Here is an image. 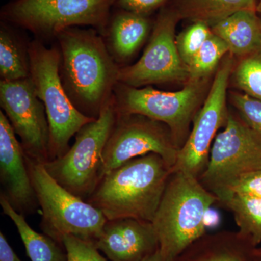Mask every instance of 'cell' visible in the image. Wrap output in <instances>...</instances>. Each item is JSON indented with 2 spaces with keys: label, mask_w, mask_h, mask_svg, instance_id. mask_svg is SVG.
I'll list each match as a JSON object with an SVG mask.
<instances>
[{
  "label": "cell",
  "mask_w": 261,
  "mask_h": 261,
  "mask_svg": "<svg viewBox=\"0 0 261 261\" xmlns=\"http://www.w3.org/2000/svg\"><path fill=\"white\" fill-rule=\"evenodd\" d=\"M55 42L61 53L60 77L70 102L84 116L97 119L113 97L121 66L93 28L70 27Z\"/></svg>",
  "instance_id": "obj_1"
},
{
  "label": "cell",
  "mask_w": 261,
  "mask_h": 261,
  "mask_svg": "<svg viewBox=\"0 0 261 261\" xmlns=\"http://www.w3.org/2000/svg\"><path fill=\"white\" fill-rule=\"evenodd\" d=\"M171 173L159 154L141 156L103 176L86 202L108 220L128 218L152 223Z\"/></svg>",
  "instance_id": "obj_2"
},
{
  "label": "cell",
  "mask_w": 261,
  "mask_h": 261,
  "mask_svg": "<svg viewBox=\"0 0 261 261\" xmlns=\"http://www.w3.org/2000/svg\"><path fill=\"white\" fill-rule=\"evenodd\" d=\"M216 200L198 178L184 171L171 173L152 221L163 260L173 261L203 234L206 216Z\"/></svg>",
  "instance_id": "obj_3"
},
{
  "label": "cell",
  "mask_w": 261,
  "mask_h": 261,
  "mask_svg": "<svg viewBox=\"0 0 261 261\" xmlns=\"http://www.w3.org/2000/svg\"><path fill=\"white\" fill-rule=\"evenodd\" d=\"M116 0H11L0 10L1 21L32 33L43 42L56 41L70 27H90L102 35Z\"/></svg>",
  "instance_id": "obj_4"
},
{
  "label": "cell",
  "mask_w": 261,
  "mask_h": 261,
  "mask_svg": "<svg viewBox=\"0 0 261 261\" xmlns=\"http://www.w3.org/2000/svg\"><path fill=\"white\" fill-rule=\"evenodd\" d=\"M29 54L30 79L47 113L51 161L64 155L70 148V139L84 125L96 119L84 116L67 95L60 77L61 53L56 42L48 47L42 41L33 39Z\"/></svg>",
  "instance_id": "obj_5"
},
{
  "label": "cell",
  "mask_w": 261,
  "mask_h": 261,
  "mask_svg": "<svg viewBox=\"0 0 261 261\" xmlns=\"http://www.w3.org/2000/svg\"><path fill=\"white\" fill-rule=\"evenodd\" d=\"M25 161L42 211L40 227L44 234L61 245L66 235L94 243L107 222L104 214L60 185L42 163L27 157Z\"/></svg>",
  "instance_id": "obj_6"
},
{
  "label": "cell",
  "mask_w": 261,
  "mask_h": 261,
  "mask_svg": "<svg viewBox=\"0 0 261 261\" xmlns=\"http://www.w3.org/2000/svg\"><path fill=\"white\" fill-rule=\"evenodd\" d=\"M118 114L113 95L99 118L75 134L64 155L43 164L60 185L82 200H87L99 181L103 149Z\"/></svg>",
  "instance_id": "obj_7"
},
{
  "label": "cell",
  "mask_w": 261,
  "mask_h": 261,
  "mask_svg": "<svg viewBox=\"0 0 261 261\" xmlns=\"http://www.w3.org/2000/svg\"><path fill=\"white\" fill-rule=\"evenodd\" d=\"M180 20L169 3L160 10L143 54L135 64L120 68L119 83L140 88L189 80L188 68L176 47V28Z\"/></svg>",
  "instance_id": "obj_8"
},
{
  "label": "cell",
  "mask_w": 261,
  "mask_h": 261,
  "mask_svg": "<svg viewBox=\"0 0 261 261\" xmlns=\"http://www.w3.org/2000/svg\"><path fill=\"white\" fill-rule=\"evenodd\" d=\"M204 81H188L185 88L165 92L151 86L135 88L118 82L113 91L117 111L139 114L161 122L169 128L176 145L185 137L203 94Z\"/></svg>",
  "instance_id": "obj_9"
},
{
  "label": "cell",
  "mask_w": 261,
  "mask_h": 261,
  "mask_svg": "<svg viewBox=\"0 0 261 261\" xmlns=\"http://www.w3.org/2000/svg\"><path fill=\"white\" fill-rule=\"evenodd\" d=\"M178 150L164 123L142 115L118 113L103 149L99 180L130 160L150 153L159 154L172 169Z\"/></svg>",
  "instance_id": "obj_10"
},
{
  "label": "cell",
  "mask_w": 261,
  "mask_h": 261,
  "mask_svg": "<svg viewBox=\"0 0 261 261\" xmlns=\"http://www.w3.org/2000/svg\"><path fill=\"white\" fill-rule=\"evenodd\" d=\"M261 170V139L244 121L229 114L224 129L216 135L208 163L200 180L220 198L240 176Z\"/></svg>",
  "instance_id": "obj_11"
},
{
  "label": "cell",
  "mask_w": 261,
  "mask_h": 261,
  "mask_svg": "<svg viewBox=\"0 0 261 261\" xmlns=\"http://www.w3.org/2000/svg\"><path fill=\"white\" fill-rule=\"evenodd\" d=\"M233 58L228 53L221 61L202 108L194 118L190 136L179 149L172 172L184 171L199 178L205 171L210 157L211 147L221 127L228 118L226 99Z\"/></svg>",
  "instance_id": "obj_12"
},
{
  "label": "cell",
  "mask_w": 261,
  "mask_h": 261,
  "mask_svg": "<svg viewBox=\"0 0 261 261\" xmlns=\"http://www.w3.org/2000/svg\"><path fill=\"white\" fill-rule=\"evenodd\" d=\"M0 106L20 138L25 157L42 164L49 161L47 113L31 79L0 81Z\"/></svg>",
  "instance_id": "obj_13"
},
{
  "label": "cell",
  "mask_w": 261,
  "mask_h": 261,
  "mask_svg": "<svg viewBox=\"0 0 261 261\" xmlns=\"http://www.w3.org/2000/svg\"><path fill=\"white\" fill-rule=\"evenodd\" d=\"M0 195L15 211L25 217L36 213L39 205L25 154L3 111H0Z\"/></svg>",
  "instance_id": "obj_14"
},
{
  "label": "cell",
  "mask_w": 261,
  "mask_h": 261,
  "mask_svg": "<svg viewBox=\"0 0 261 261\" xmlns=\"http://www.w3.org/2000/svg\"><path fill=\"white\" fill-rule=\"evenodd\" d=\"M94 244L111 261H142L159 250L152 223L128 218L108 220Z\"/></svg>",
  "instance_id": "obj_15"
},
{
  "label": "cell",
  "mask_w": 261,
  "mask_h": 261,
  "mask_svg": "<svg viewBox=\"0 0 261 261\" xmlns=\"http://www.w3.org/2000/svg\"><path fill=\"white\" fill-rule=\"evenodd\" d=\"M150 15L113 8L103 39L110 54L121 67L135 56L153 28Z\"/></svg>",
  "instance_id": "obj_16"
},
{
  "label": "cell",
  "mask_w": 261,
  "mask_h": 261,
  "mask_svg": "<svg viewBox=\"0 0 261 261\" xmlns=\"http://www.w3.org/2000/svg\"><path fill=\"white\" fill-rule=\"evenodd\" d=\"M230 54L243 58L261 49V20L256 10L237 12L211 27Z\"/></svg>",
  "instance_id": "obj_17"
},
{
  "label": "cell",
  "mask_w": 261,
  "mask_h": 261,
  "mask_svg": "<svg viewBox=\"0 0 261 261\" xmlns=\"http://www.w3.org/2000/svg\"><path fill=\"white\" fill-rule=\"evenodd\" d=\"M31 41L11 24L0 23V78L13 82L30 78Z\"/></svg>",
  "instance_id": "obj_18"
},
{
  "label": "cell",
  "mask_w": 261,
  "mask_h": 261,
  "mask_svg": "<svg viewBox=\"0 0 261 261\" xmlns=\"http://www.w3.org/2000/svg\"><path fill=\"white\" fill-rule=\"evenodd\" d=\"M257 0H171L181 19L213 27L240 10H256Z\"/></svg>",
  "instance_id": "obj_19"
},
{
  "label": "cell",
  "mask_w": 261,
  "mask_h": 261,
  "mask_svg": "<svg viewBox=\"0 0 261 261\" xmlns=\"http://www.w3.org/2000/svg\"><path fill=\"white\" fill-rule=\"evenodd\" d=\"M0 205L3 213L12 220L16 226L31 260L68 261L66 250L65 249L63 250L61 244L57 243L46 234L34 231L25 221V216L15 211L8 200L1 195Z\"/></svg>",
  "instance_id": "obj_20"
},
{
  "label": "cell",
  "mask_w": 261,
  "mask_h": 261,
  "mask_svg": "<svg viewBox=\"0 0 261 261\" xmlns=\"http://www.w3.org/2000/svg\"><path fill=\"white\" fill-rule=\"evenodd\" d=\"M223 202L232 211L241 233L255 245L261 243V198L232 195Z\"/></svg>",
  "instance_id": "obj_21"
},
{
  "label": "cell",
  "mask_w": 261,
  "mask_h": 261,
  "mask_svg": "<svg viewBox=\"0 0 261 261\" xmlns=\"http://www.w3.org/2000/svg\"><path fill=\"white\" fill-rule=\"evenodd\" d=\"M228 53V47L224 41L213 33L187 65L188 81L205 80Z\"/></svg>",
  "instance_id": "obj_22"
},
{
  "label": "cell",
  "mask_w": 261,
  "mask_h": 261,
  "mask_svg": "<svg viewBox=\"0 0 261 261\" xmlns=\"http://www.w3.org/2000/svg\"><path fill=\"white\" fill-rule=\"evenodd\" d=\"M231 75L243 93L261 100V49L241 58Z\"/></svg>",
  "instance_id": "obj_23"
},
{
  "label": "cell",
  "mask_w": 261,
  "mask_h": 261,
  "mask_svg": "<svg viewBox=\"0 0 261 261\" xmlns=\"http://www.w3.org/2000/svg\"><path fill=\"white\" fill-rule=\"evenodd\" d=\"M212 34L210 25L203 22L196 21L192 22L176 36V47L187 66Z\"/></svg>",
  "instance_id": "obj_24"
},
{
  "label": "cell",
  "mask_w": 261,
  "mask_h": 261,
  "mask_svg": "<svg viewBox=\"0 0 261 261\" xmlns=\"http://www.w3.org/2000/svg\"><path fill=\"white\" fill-rule=\"evenodd\" d=\"M231 100L243 121L261 139V100L239 92L231 93Z\"/></svg>",
  "instance_id": "obj_25"
},
{
  "label": "cell",
  "mask_w": 261,
  "mask_h": 261,
  "mask_svg": "<svg viewBox=\"0 0 261 261\" xmlns=\"http://www.w3.org/2000/svg\"><path fill=\"white\" fill-rule=\"evenodd\" d=\"M68 261H108L99 253L94 242L66 235L63 239Z\"/></svg>",
  "instance_id": "obj_26"
},
{
  "label": "cell",
  "mask_w": 261,
  "mask_h": 261,
  "mask_svg": "<svg viewBox=\"0 0 261 261\" xmlns=\"http://www.w3.org/2000/svg\"><path fill=\"white\" fill-rule=\"evenodd\" d=\"M232 195L261 198V170L240 176L228 187L227 190L220 197L219 200L224 202L228 197Z\"/></svg>",
  "instance_id": "obj_27"
},
{
  "label": "cell",
  "mask_w": 261,
  "mask_h": 261,
  "mask_svg": "<svg viewBox=\"0 0 261 261\" xmlns=\"http://www.w3.org/2000/svg\"><path fill=\"white\" fill-rule=\"evenodd\" d=\"M171 0H116L114 8L138 14L151 15Z\"/></svg>",
  "instance_id": "obj_28"
},
{
  "label": "cell",
  "mask_w": 261,
  "mask_h": 261,
  "mask_svg": "<svg viewBox=\"0 0 261 261\" xmlns=\"http://www.w3.org/2000/svg\"><path fill=\"white\" fill-rule=\"evenodd\" d=\"M0 261H22L13 251L3 232L0 233Z\"/></svg>",
  "instance_id": "obj_29"
},
{
  "label": "cell",
  "mask_w": 261,
  "mask_h": 261,
  "mask_svg": "<svg viewBox=\"0 0 261 261\" xmlns=\"http://www.w3.org/2000/svg\"><path fill=\"white\" fill-rule=\"evenodd\" d=\"M142 261H165L163 260L162 255H161V252L159 250L154 252L152 255H149L148 257H145L143 260Z\"/></svg>",
  "instance_id": "obj_30"
},
{
  "label": "cell",
  "mask_w": 261,
  "mask_h": 261,
  "mask_svg": "<svg viewBox=\"0 0 261 261\" xmlns=\"http://www.w3.org/2000/svg\"><path fill=\"white\" fill-rule=\"evenodd\" d=\"M256 13L261 20V0H257Z\"/></svg>",
  "instance_id": "obj_31"
},
{
  "label": "cell",
  "mask_w": 261,
  "mask_h": 261,
  "mask_svg": "<svg viewBox=\"0 0 261 261\" xmlns=\"http://www.w3.org/2000/svg\"><path fill=\"white\" fill-rule=\"evenodd\" d=\"M211 261H237L234 260V259L230 258V257H219V258L215 259V260H213Z\"/></svg>",
  "instance_id": "obj_32"
},
{
  "label": "cell",
  "mask_w": 261,
  "mask_h": 261,
  "mask_svg": "<svg viewBox=\"0 0 261 261\" xmlns=\"http://www.w3.org/2000/svg\"><path fill=\"white\" fill-rule=\"evenodd\" d=\"M259 253L261 254V249L260 250H259Z\"/></svg>",
  "instance_id": "obj_33"
}]
</instances>
